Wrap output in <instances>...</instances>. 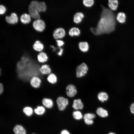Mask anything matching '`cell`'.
Returning <instances> with one entry per match:
<instances>
[{"instance_id": "cell-1", "label": "cell", "mask_w": 134, "mask_h": 134, "mask_svg": "<svg viewBox=\"0 0 134 134\" xmlns=\"http://www.w3.org/2000/svg\"><path fill=\"white\" fill-rule=\"evenodd\" d=\"M101 7L102 10L97 26L90 29L96 35L111 33L115 30L116 25L115 15L112 10L103 6Z\"/></svg>"}, {"instance_id": "cell-2", "label": "cell", "mask_w": 134, "mask_h": 134, "mask_svg": "<svg viewBox=\"0 0 134 134\" xmlns=\"http://www.w3.org/2000/svg\"><path fill=\"white\" fill-rule=\"evenodd\" d=\"M46 5L44 2H39L33 0L30 3L28 7V10L30 15L33 18L39 19L40 16L39 13L45 11Z\"/></svg>"}, {"instance_id": "cell-3", "label": "cell", "mask_w": 134, "mask_h": 134, "mask_svg": "<svg viewBox=\"0 0 134 134\" xmlns=\"http://www.w3.org/2000/svg\"><path fill=\"white\" fill-rule=\"evenodd\" d=\"M88 67L87 65L83 63L78 65L76 70V76L77 78H80L85 76L87 73Z\"/></svg>"}, {"instance_id": "cell-4", "label": "cell", "mask_w": 134, "mask_h": 134, "mask_svg": "<svg viewBox=\"0 0 134 134\" xmlns=\"http://www.w3.org/2000/svg\"><path fill=\"white\" fill-rule=\"evenodd\" d=\"M56 103L59 109L61 111L64 110L69 103L68 100L64 97L59 96L56 100Z\"/></svg>"}, {"instance_id": "cell-5", "label": "cell", "mask_w": 134, "mask_h": 134, "mask_svg": "<svg viewBox=\"0 0 134 134\" xmlns=\"http://www.w3.org/2000/svg\"><path fill=\"white\" fill-rule=\"evenodd\" d=\"M66 93L69 97L72 98L77 94V90L75 86L72 84L68 85L66 88Z\"/></svg>"}, {"instance_id": "cell-6", "label": "cell", "mask_w": 134, "mask_h": 134, "mask_svg": "<svg viewBox=\"0 0 134 134\" xmlns=\"http://www.w3.org/2000/svg\"><path fill=\"white\" fill-rule=\"evenodd\" d=\"M33 26L37 31L41 32L45 28V25L43 21L41 19H38L33 22Z\"/></svg>"}, {"instance_id": "cell-7", "label": "cell", "mask_w": 134, "mask_h": 134, "mask_svg": "<svg viewBox=\"0 0 134 134\" xmlns=\"http://www.w3.org/2000/svg\"><path fill=\"white\" fill-rule=\"evenodd\" d=\"M66 32L65 30L62 28H59L54 31L53 34L54 38L56 39H61L65 36Z\"/></svg>"}, {"instance_id": "cell-8", "label": "cell", "mask_w": 134, "mask_h": 134, "mask_svg": "<svg viewBox=\"0 0 134 134\" xmlns=\"http://www.w3.org/2000/svg\"><path fill=\"white\" fill-rule=\"evenodd\" d=\"M14 134H27L26 129L22 125L17 124L15 125L13 128Z\"/></svg>"}, {"instance_id": "cell-9", "label": "cell", "mask_w": 134, "mask_h": 134, "mask_svg": "<svg viewBox=\"0 0 134 134\" xmlns=\"http://www.w3.org/2000/svg\"><path fill=\"white\" fill-rule=\"evenodd\" d=\"M41 82V79L37 76L33 77L30 81V83L31 86L35 88H37L40 87Z\"/></svg>"}, {"instance_id": "cell-10", "label": "cell", "mask_w": 134, "mask_h": 134, "mask_svg": "<svg viewBox=\"0 0 134 134\" xmlns=\"http://www.w3.org/2000/svg\"><path fill=\"white\" fill-rule=\"evenodd\" d=\"M42 105L45 108L50 109L52 108L53 106L54 102L53 100L50 98H45L42 101Z\"/></svg>"}, {"instance_id": "cell-11", "label": "cell", "mask_w": 134, "mask_h": 134, "mask_svg": "<svg viewBox=\"0 0 134 134\" xmlns=\"http://www.w3.org/2000/svg\"><path fill=\"white\" fill-rule=\"evenodd\" d=\"M5 18L6 22L9 24H16L17 23L18 21V18L17 15L14 13H12L9 16H6Z\"/></svg>"}, {"instance_id": "cell-12", "label": "cell", "mask_w": 134, "mask_h": 134, "mask_svg": "<svg viewBox=\"0 0 134 134\" xmlns=\"http://www.w3.org/2000/svg\"><path fill=\"white\" fill-rule=\"evenodd\" d=\"M46 109V108L43 105H38L34 109V112L36 115L42 116L45 113Z\"/></svg>"}, {"instance_id": "cell-13", "label": "cell", "mask_w": 134, "mask_h": 134, "mask_svg": "<svg viewBox=\"0 0 134 134\" xmlns=\"http://www.w3.org/2000/svg\"><path fill=\"white\" fill-rule=\"evenodd\" d=\"M39 71L42 75L49 74L51 72L49 66L46 64L42 65L39 69Z\"/></svg>"}, {"instance_id": "cell-14", "label": "cell", "mask_w": 134, "mask_h": 134, "mask_svg": "<svg viewBox=\"0 0 134 134\" xmlns=\"http://www.w3.org/2000/svg\"><path fill=\"white\" fill-rule=\"evenodd\" d=\"M72 106L76 110L81 109L83 108V104L80 99H76L73 101Z\"/></svg>"}, {"instance_id": "cell-15", "label": "cell", "mask_w": 134, "mask_h": 134, "mask_svg": "<svg viewBox=\"0 0 134 134\" xmlns=\"http://www.w3.org/2000/svg\"><path fill=\"white\" fill-rule=\"evenodd\" d=\"M37 59L39 63H43L47 61L48 57L45 53L41 51L39 52V54L38 55Z\"/></svg>"}, {"instance_id": "cell-16", "label": "cell", "mask_w": 134, "mask_h": 134, "mask_svg": "<svg viewBox=\"0 0 134 134\" xmlns=\"http://www.w3.org/2000/svg\"><path fill=\"white\" fill-rule=\"evenodd\" d=\"M78 46L80 50L82 52H86L89 50V46L88 43L86 41L80 42Z\"/></svg>"}, {"instance_id": "cell-17", "label": "cell", "mask_w": 134, "mask_h": 134, "mask_svg": "<svg viewBox=\"0 0 134 134\" xmlns=\"http://www.w3.org/2000/svg\"><path fill=\"white\" fill-rule=\"evenodd\" d=\"M84 17V14L82 12H77L74 16L73 21L75 23L79 24L82 22Z\"/></svg>"}, {"instance_id": "cell-18", "label": "cell", "mask_w": 134, "mask_h": 134, "mask_svg": "<svg viewBox=\"0 0 134 134\" xmlns=\"http://www.w3.org/2000/svg\"><path fill=\"white\" fill-rule=\"evenodd\" d=\"M22 109L23 113L27 117H31L33 114L34 109L31 106H25Z\"/></svg>"}, {"instance_id": "cell-19", "label": "cell", "mask_w": 134, "mask_h": 134, "mask_svg": "<svg viewBox=\"0 0 134 134\" xmlns=\"http://www.w3.org/2000/svg\"><path fill=\"white\" fill-rule=\"evenodd\" d=\"M48 81L52 84H55L58 82V77L55 74L51 73L48 75L47 78Z\"/></svg>"}, {"instance_id": "cell-20", "label": "cell", "mask_w": 134, "mask_h": 134, "mask_svg": "<svg viewBox=\"0 0 134 134\" xmlns=\"http://www.w3.org/2000/svg\"><path fill=\"white\" fill-rule=\"evenodd\" d=\"M96 112L99 116L102 117H107L108 115L107 111L101 107L98 108Z\"/></svg>"}, {"instance_id": "cell-21", "label": "cell", "mask_w": 134, "mask_h": 134, "mask_svg": "<svg viewBox=\"0 0 134 134\" xmlns=\"http://www.w3.org/2000/svg\"><path fill=\"white\" fill-rule=\"evenodd\" d=\"M68 34L70 36H78L80 33V29L78 28L73 27L71 28L68 31Z\"/></svg>"}, {"instance_id": "cell-22", "label": "cell", "mask_w": 134, "mask_h": 134, "mask_svg": "<svg viewBox=\"0 0 134 134\" xmlns=\"http://www.w3.org/2000/svg\"><path fill=\"white\" fill-rule=\"evenodd\" d=\"M118 2L117 0H108V5L110 9L112 10H116L118 6Z\"/></svg>"}, {"instance_id": "cell-23", "label": "cell", "mask_w": 134, "mask_h": 134, "mask_svg": "<svg viewBox=\"0 0 134 134\" xmlns=\"http://www.w3.org/2000/svg\"><path fill=\"white\" fill-rule=\"evenodd\" d=\"M96 116L94 113H87L85 114L84 115L83 118L84 122H90L93 120L95 118Z\"/></svg>"}, {"instance_id": "cell-24", "label": "cell", "mask_w": 134, "mask_h": 134, "mask_svg": "<svg viewBox=\"0 0 134 134\" xmlns=\"http://www.w3.org/2000/svg\"><path fill=\"white\" fill-rule=\"evenodd\" d=\"M33 47L36 51L38 52H41L43 48V45L38 40L36 41L34 44Z\"/></svg>"}, {"instance_id": "cell-25", "label": "cell", "mask_w": 134, "mask_h": 134, "mask_svg": "<svg viewBox=\"0 0 134 134\" xmlns=\"http://www.w3.org/2000/svg\"><path fill=\"white\" fill-rule=\"evenodd\" d=\"M126 18V16L125 13L120 12L117 14L116 19L120 23H123L125 22Z\"/></svg>"}, {"instance_id": "cell-26", "label": "cell", "mask_w": 134, "mask_h": 134, "mask_svg": "<svg viewBox=\"0 0 134 134\" xmlns=\"http://www.w3.org/2000/svg\"><path fill=\"white\" fill-rule=\"evenodd\" d=\"M31 18L30 15L26 13H24L21 16L20 20L22 23L26 24L30 22Z\"/></svg>"}, {"instance_id": "cell-27", "label": "cell", "mask_w": 134, "mask_h": 134, "mask_svg": "<svg viewBox=\"0 0 134 134\" xmlns=\"http://www.w3.org/2000/svg\"><path fill=\"white\" fill-rule=\"evenodd\" d=\"M97 97L100 101L102 102H103L107 100L108 96L107 94L105 92H101L98 93Z\"/></svg>"}, {"instance_id": "cell-28", "label": "cell", "mask_w": 134, "mask_h": 134, "mask_svg": "<svg viewBox=\"0 0 134 134\" xmlns=\"http://www.w3.org/2000/svg\"><path fill=\"white\" fill-rule=\"evenodd\" d=\"M72 116L75 119L77 120H80L83 117L82 113L78 110L74 111L72 113Z\"/></svg>"}, {"instance_id": "cell-29", "label": "cell", "mask_w": 134, "mask_h": 134, "mask_svg": "<svg viewBox=\"0 0 134 134\" xmlns=\"http://www.w3.org/2000/svg\"><path fill=\"white\" fill-rule=\"evenodd\" d=\"M94 3L93 0H84L83 3L84 6L87 7H90L93 5Z\"/></svg>"}, {"instance_id": "cell-30", "label": "cell", "mask_w": 134, "mask_h": 134, "mask_svg": "<svg viewBox=\"0 0 134 134\" xmlns=\"http://www.w3.org/2000/svg\"><path fill=\"white\" fill-rule=\"evenodd\" d=\"M56 41L57 45L59 47L62 46L64 44V42L62 40L57 39L56 40Z\"/></svg>"}, {"instance_id": "cell-31", "label": "cell", "mask_w": 134, "mask_h": 134, "mask_svg": "<svg viewBox=\"0 0 134 134\" xmlns=\"http://www.w3.org/2000/svg\"><path fill=\"white\" fill-rule=\"evenodd\" d=\"M6 10V8L4 6L2 5H0V13L1 14H4Z\"/></svg>"}, {"instance_id": "cell-32", "label": "cell", "mask_w": 134, "mask_h": 134, "mask_svg": "<svg viewBox=\"0 0 134 134\" xmlns=\"http://www.w3.org/2000/svg\"><path fill=\"white\" fill-rule=\"evenodd\" d=\"M4 88L3 84L0 83V95L3 92Z\"/></svg>"}, {"instance_id": "cell-33", "label": "cell", "mask_w": 134, "mask_h": 134, "mask_svg": "<svg viewBox=\"0 0 134 134\" xmlns=\"http://www.w3.org/2000/svg\"><path fill=\"white\" fill-rule=\"evenodd\" d=\"M60 134H70V133L68 131L64 129L61 131Z\"/></svg>"}, {"instance_id": "cell-34", "label": "cell", "mask_w": 134, "mask_h": 134, "mask_svg": "<svg viewBox=\"0 0 134 134\" xmlns=\"http://www.w3.org/2000/svg\"><path fill=\"white\" fill-rule=\"evenodd\" d=\"M130 110L131 112L134 114V103H132L130 107Z\"/></svg>"}, {"instance_id": "cell-35", "label": "cell", "mask_w": 134, "mask_h": 134, "mask_svg": "<svg viewBox=\"0 0 134 134\" xmlns=\"http://www.w3.org/2000/svg\"><path fill=\"white\" fill-rule=\"evenodd\" d=\"M63 52V49L62 48H60L59 51L57 53V55L59 56H61L62 55Z\"/></svg>"}, {"instance_id": "cell-36", "label": "cell", "mask_w": 134, "mask_h": 134, "mask_svg": "<svg viewBox=\"0 0 134 134\" xmlns=\"http://www.w3.org/2000/svg\"><path fill=\"white\" fill-rule=\"evenodd\" d=\"M108 134H116L114 133L111 132V133H109Z\"/></svg>"}, {"instance_id": "cell-37", "label": "cell", "mask_w": 134, "mask_h": 134, "mask_svg": "<svg viewBox=\"0 0 134 134\" xmlns=\"http://www.w3.org/2000/svg\"><path fill=\"white\" fill-rule=\"evenodd\" d=\"M31 134H36L34 133H31Z\"/></svg>"}]
</instances>
